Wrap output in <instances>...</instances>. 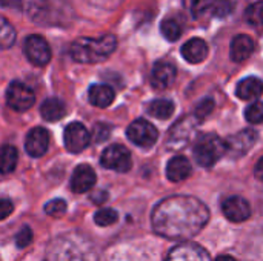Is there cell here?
<instances>
[{
	"label": "cell",
	"instance_id": "cell-2",
	"mask_svg": "<svg viewBox=\"0 0 263 261\" xmlns=\"http://www.w3.org/2000/svg\"><path fill=\"white\" fill-rule=\"evenodd\" d=\"M28 17L40 26H69L74 20V9L69 0H31Z\"/></svg>",
	"mask_w": 263,
	"mask_h": 261
},
{
	"label": "cell",
	"instance_id": "cell-34",
	"mask_svg": "<svg viewBox=\"0 0 263 261\" xmlns=\"http://www.w3.org/2000/svg\"><path fill=\"white\" fill-rule=\"evenodd\" d=\"M213 109H214V100L213 98H203L199 105H197V108H196V117L199 118V120H203L205 117H208L211 112H213Z\"/></svg>",
	"mask_w": 263,
	"mask_h": 261
},
{
	"label": "cell",
	"instance_id": "cell-39",
	"mask_svg": "<svg viewBox=\"0 0 263 261\" xmlns=\"http://www.w3.org/2000/svg\"><path fill=\"white\" fill-rule=\"evenodd\" d=\"M254 174H256V177H257L259 180H262L263 182V157L259 158V162H257V165H256V168H254Z\"/></svg>",
	"mask_w": 263,
	"mask_h": 261
},
{
	"label": "cell",
	"instance_id": "cell-12",
	"mask_svg": "<svg viewBox=\"0 0 263 261\" xmlns=\"http://www.w3.org/2000/svg\"><path fill=\"white\" fill-rule=\"evenodd\" d=\"M257 142V132L253 129H243L227 140V154L230 157L245 155Z\"/></svg>",
	"mask_w": 263,
	"mask_h": 261
},
{
	"label": "cell",
	"instance_id": "cell-10",
	"mask_svg": "<svg viewBox=\"0 0 263 261\" xmlns=\"http://www.w3.org/2000/svg\"><path fill=\"white\" fill-rule=\"evenodd\" d=\"M23 52L26 58L35 66H45L51 60L49 45L42 35H28L23 43Z\"/></svg>",
	"mask_w": 263,
	"mask_h": 261
},
{
	"label": "cell",
	"instance_id": "cell-30",
	"mask_svg": "<svg viewBox=\"0 0 263 261\" xmlns=\"http://www.w3.org/2000/svg\"><path fill=\"white\" fill-rule=\"evenodd\" d=\"M245 117L250 123H263V102H256L253 103L247 111H245Z\"/></svg>",
	"mask_w": 263,
	"mask_h": 261
},
{
	"label": "cell",
	"instance_id": "cell-28",
	"mask_svg": "<svg viewBox=\"0 0 263 261\" xmlns=\"http://www.w3.org/2000/svg\"><path fill=\"white\" fill-rule=\"evenodd\" d=\"M119 220V214L114 209H100L94 214V222L97 226L106 228L114 225Z\"/></svg>",
	"mask_w": 263,
	"mask_h": 261
},
{
	"label": "cell",
	"instance_id": "cell-9",
	"mask_svg": "<svg viewBox=\"0 0 263 261\" xmlns=\"http://www.w3.org/2000/svg\"><path fill=\"white\" fill-rule=\"evenodd\" d=\"M6 102L9 108H12L14 111L23 112V111H28L34 105L35 95H34V91L25 83L12 82L9 83L6 89Z\"/></svg>",
	"mask_w": 263,
	"mask_h": 261
},
{
	"label": "cell",
	"instance_id": "cell-13",
	"mask_svg": "<svg viewBox=\"0 0 263 261\" xmlns=\"http://www.w3.org/2000/svg\"><path fill=\"white\" fill-rule=\"evenodd\" d=\"M222 212L223 215L230 220V222H234V223H242L245 220L250 218L251 215V208H250V203L239 197V195H234V197H228L223 200L222 203Z\"/></svg>",
	"mask_w": 263,
	"mask_h": 261
},
{
	"label": "cell",
	"instance_id": "cell-29",
	"mask_svg": "<svg viewBox=\"0 0 263 261\" xmlns=\"http://www.w3.org/2000/svg\"><path fill=\"white\" fill-rule=\"evenodd\" d=\"M245 17H247V20H248L251 25H254V26L263 25V0L253 3V5L247 9Z\"/></svg>",
	"mask_w": 263,
	"mask_h": 261
},
{
	"label": "cell",
	"instance_id": "cell-38",
	"mask_svg": "<svg viewBox=\"0 0 263 261\" xmlns=\"http://www.w3.org/2000/svg\"><path fill=\"white\" fill-rule=\"evenodd\" d=\"M91 200H92L94 203L100 205V203H103V202L106 200V194L102 192V191H97V192H94V194L91 195Z\"/></svg>",
	"mask_w": 263,
	"mask_h": 261
},
{
	"label": "cell",
	"instance_id": "cell-1",
	"mask_svg": "<svg viewBox=\"0 0 263 261\" xmlns=\"http://www.w3.org/2000/svg\"><path fill=\"white\" fill-rule=\"evenodd\" d=\"M210 211L203 202L190 195H174L153 211V229L170 240H190L208 223Z\"/></svg>",
	"mask_w": 263,
	"mask_h": 261
},
{
	"label": "cell",
	"instance_id": "cell-35",
	"mask_svg": "<svg viewBox=\"0 0 263 261\" xmlns=\"http://www.w3.org/2000/svg\"><path fill=\"white\" fill-rule=\"evenodd\" d=\"M31 242H32V231H31L28 226L22 228V229L17 232V235H15V246H17L18 249H23V248L29 246Z\"/></svg>",
	"mask_w": 263,
	"mask_h": 261
},
{
	"label": "cell",
	"instance_id": "cell-14",
	"mask_svg": "<svg viewBox=\"0 0 263 261\" xmlns=\"http://www.w3.org/2000/svg\"><path fill=\"white\" fill-rule=\"evenodd\" d=\"M166 261H211V258L202 246L194 243H182L170 251Z\"/></svg>",
	"mask_w": 263,
	"mask_h": 261
},
{
	"label": "cell",
	"instance_id": "cell-40",
	"mask_svg": "<svg viewBox=\"0 0 263 261\" xmlns=\"http://www.w3.org/2000/svg\"><path fill=\"white\" fill-rule=\"evenodd\" d=\"M3 6L18 8V6H22V0H3Z\"/></svg>",
	"mask_w": 263,
	"mask_h": 261
},
{
	"label": "cell",
	"instance_id": "cell-5",
	"mask_svg": "<svg viewBox=\"0 0 263 261\" xmlns=\"http://www.w3.org/2000/svg\"><path fill=\"white\" fill-rule=\"evenodd\" d=\"M193 154L202 168H211L227 154V142L217 134H205L197 138Z\"/></svg>",
	"mask_w": 263,
	"mask_h": 261
},
{
	"label": "cell",
	"instance_id": "cell-32",
	"mask_svg": "<svg viewBox=\"0 0 263 261\" xmlns=\"http://www.w3.org/2000/svg\"><path fill=\"white\" fill-rule=\"evenodd\" d=\"M45 212L51 217H62L66 212V203L62 198H55L45 205Z\"/></svg>",
	"mask_w": 263,
	"mask_h": 261
},
{
	"label": "cell",
	"instance_id": "cell-4",
	"mask_svg": "<svg viewBox=\"0 0 263 261\" xmlns=\"http://www.w3.org/2000/svg\"><path fill=\"white\" fill-rule=\"evenodd\" d=\"M48 261H94V251L80 237H60L48 248Z\"/></svg>",
	"mask_w": 263,
	"mask_h": 261
},
{
	"label": "cell",
	"instance_id": "cell-16",
	"mask_svg": "<svg viewBox=\"0 0 263 261\" xmlns=\"http://www.w3.org/2000/svg\"><path fill=\"white\" fill-rule=\"evenodd\" d=\"M96 185V172L88 165H79L71 175V189L76 194H83Z\"/></svg>",
	"mask_w": 263,
	"mask_h": 261
},
{
	"label": "cell",
	"instance_id": "cell-36",
	"mask_svg": "<svg viewBox=\"0 0 263 261\" xmlns=\"http://www.w3.org/2000/svg\"><path fill=\"white\" fill-rule=\"evenodd\" d=\"M85 2L100 9H116L122 5L123 0H85Z\"/></svg>",
	"mask_w": 263,
	"mask_h": 261
},
{
	"label": "cell",
	"instance_id": "cell-22",
	"mask_svg": "<svg viewBox=\"0 0 263 261\" xmlns=\"http://www.w3.org/2000/svg\"><path fill=\"white\" fill-rule=\"evenodd\" d=\"M89 103L97 108H106L114 102V91L108 85H92L88 91Z\"/></svg>",
	"mask_w": 263,
	"mask_h": 261
},
{
	"label": "cell",
	"instance_id": "cell-33",
	"mask_svg": "<svg viewBox=\"0 0 263 261\" xmlns=\"http://www.w3.org/2000/svg\"><path fill=\"white\" fill-rule=\"evenodd\" d=\"M109 134H111V128L106 123H97L92 128L91 138H92L94 143H102V142H105L109 137Z\"/></svg>",
	"mask_w": 263,
	"mask_h": 261
},
{
	"label": "cell",
	"instance_id": "cell-27",
	"mask_svg": "<svg viewBox=\"0 0 263 261\" xmlns=\"http://www.w3.org/2000/svg\"><path fill=\"white\" fill-rule=\"evenodd\" d=\"M160 31H162L163 37L170 42H176L182 35V26L176 18H165L160 23Z\"/></svg>",
	"mask_w": 263,
	"mask_h": 261
},
{
	"label": "cell",
	"instance_id": "cell-3",
	"mask_svg": "<svg viewBox=\"0 0 263 261\" xmlns=\"http://www.w3.org/2000/svg\"><path fill=\"white\" fill-rule=\"evenodd\" d=\"M117 46V38L112 34L100 37H80L69 46V57L77 63H99L106 60Z\"/></svg>",
	"mask_w": 263,
	"mask_h": 261
},
{
	"label": "cell",
	"instance_id": "cell-6",
	"mask_svg": "<svg viewBox=\"0 0 263 261\" xmlns=\"http://www.w3.org/2000/svg\"><path fill=\"white\" fill-rule=\"evenodd\" d=\"M199 122L200 120L196 115H188V117L180 118L170 129L168 138H166V146L173 151H180L182 148H185L194 138Z\"/></svg>",
	"mask_w": 263,
	"mask_h": 261
},
{
	"label": "cell",
	"instance_id": "cell-20",
	"mask_svg": "<svg viewBox=\"0 0 263 261\" xmlns=\"http://www.w3.org/2000/svg\"><path fill=\"white\" fill-rule=\"evenodd\" d=\"M263 92V82L257 77H247L239 82L236 88V94L240 100L250 102L256 100L262 95Z\"/></svg>",
	"mask_w": 263,
	"mask_h": 261
},
{
	"label": "cell",
	"instance_id": "cell-8",
	"mask_svg": "<svg viewBox=\"0 0 263 261\" xmlns=\"http://www.w3.org/2000/svg\"><path fill=\"white\" fill-rule=\"evenodd\" d=\"M126 135L136 146H140L145 149L151 148L159 138V132H157L156 126L151 125L148 120H143V118L134 120L128 126Z\"/></svg>",
	"mask_w": 263,
	"mask_h": 261
},
{
	"label": "cell",
	"instance_id": "cell-37",
	"mask_svg": "<svg viewBox=\"0 0 263 261\" xmlns=\"http://www.w3.org/2000/svg\"><path fill=\"white\" fill-rule=\"evenodd\" d=\"M0 211H2L0 218H2V220H5V218L12 212V203H11L9 200L3 198V200H2V203H0Z\"/></svg>",
	"mask_w": 263,
	"mask_h": 261
},
{
	"label": "cell",
	"instance_id": "cell-25",
	"mask_svg": "<svg viewBox=\"0 0 263 261\" xmlns=\"http://www.w3.org/2000/svg\"><path fill=\"white\" fill-rule=\"evenodd\" d=\"M185 8L193 17H202L210 9H214L217 0H183Z\"/></svg>",
	"mask_w": 263,
	"mask_h": 261
},
{
	"label": "cell",
	"instance_id": "cell-31",
	"mask_svg": "<svg viewBox=\"0 0 263 261\" xmlns=\"http://www.w3.org/2000/svg\"><path fill=\"white\" fill-rule=\"evenodd\" d=\"M14 40H15L14 28L8 23L6 18H2V46L6 49L14 43Z\"/></svg>",
	"mask_w": 263,
	"mask_h": 261
},
{
	"label": "cell",
	"instance_id": "cell-18",
	"mask_svg": "<svg viewBox=\"0 0 263 261\" xmlns=\"http://www.w3.org/2000/svg\"><path fill=\"white\" fill-rule=\"evenodd\" d=\"M254 52V40L247 34H239L233 38L230 46V55L233 62H245Z\"/></svg>",
	"mask_w": 263,
	"mask_h": 261
},
{
	"label": "cell",
	"instance_id": "cell-19",
	"mask_svg": "<svg viewBox=\"0 0 263 261\" xmlns=\"http://www.w3.org/2000/svg\"><path fill=\"white\" fill-rule=\"evenodd\" d=\"M208 45L205 40L202 38H191L188 40L183 46H182V55L186 62L193 63V65H197V63H202L206 57H208Z\"/></svg>",
	"mask_w": 263,
	"mask_h": 261
},
{
	"label": "cell",
	"instance_id": "cell-17",
	"mask_svg": "<svg viewBox=\"0 0 263 261\" xmlns=\"http://www.w3.org/2000/svg\"><path fill=\"white\" fill-rule=\"evenodd\" d=\"M176 68L168 62H159L154 65L151 72V85L156 89H166L176 80Z\"/></svg>",
	"mask_w": 263,
	"mask_h": 261
},
{
	"label": "cell",
	"instance_id": "cell-24",
	"mask_svg": "<svg viewBox=\"0 0 263 261\" xmlns=\"http://www.w3.org/2000/svg\"><path fill=\"white\" fill-rule=\"evenodd\" d=\"M174 103L171 100H166V98H156L153 100L149 105H148V112L159 118V120H166L173 115L174 112Z\"/></svg>",
	"mask_w": 263,
	"mask_h": 261
},
{
	"label": "cell",
	"instance_id": "cell-7",
	"mask_svg": "<svg viewBox=\"0 0 263 261\" xmlns=\"http://www.w3.org/2000/svg\"><path fill=\"white\" fill-rule=\"evenodd\" d=\"M100 163L106 169L122 172V174L128 172L133 166L131 152L122 145H111L102 152Z\"/></svg>",
	"mask_w": 263,
	"mask_h": 261
},
{
	"label": "cell",
	"instance_id": "cell-23",
	"mask_svg": "<svg viewBox=\"0 0 263 261\" xmlns=\"http://www.w3.org/2000/svg\"><path fill=\"white\" fill-rule=\"evenodd\" d=\"M40 114H42V117L46 122H57V120L65 117L66 106H65V103L60 98L51 97V98H46L40 105Z\"/></svg>",
	"mask_w": 263,
	"mask_h": 261
},
{
	"label": "cell",
	"instance_id": "cell-11",
	"mask_svg": "<svg viewBox=\"0 0 263 261\" xmlns=\"http://www.w3.org/2000/svg\"><path fill=\"white\" fill-rule=\"evenodd\" d=\"M63 142H65V148L72 152V154H79L83 149H86V146L91 142V134L88 132V129L79 123V122H72L65 128L63 132Z\"/></svg>",
	"mask_w": 263,
	"mask_h": 261
},
{
	"label": "cell",
	"instance_id": "cell-15",
	"mask_svg": "<svg viewBox=\"0 0 263 261\" xmlns=\"http://www.w3.org/2000/svg\"><path fill=\"white\" fill-rule=\"evenodd\" d=\"M49 146V134L45 128H34L28 132L25 149L31 157H42Z\"/></svg>",
	"mask_w": 263,
	"mask_h": 261
},
{
	"label": "cell",
	"instance_id": "cell-41",
	"mask_svg": "<svg viewBox=\"0 0 263 261\" xmlns=\"http://www.w3.org/2000/svg\"><path fill=\"white\" fill-rule=\"evenodd\" d=\"M216 261H236L233 257H230V255H220L219 258Z\"/></svg>",
	"mask_w": 263,
	"mask_h": 261
},
{
	"label": "cell",
	"instance_id": "cell-26",
	"mask_svg": "<svg viewBox=\"0 0 263 261\" xmlns=\"http://www.w3.org/2000/svg\"><path fill=\"white\" fill-rule=\"evenodd\" d=\"M17 149L11 145H5L2 149V174H9L17 165Z\"/></svg>",
	"mask_w": 263,
	"mask_h": 261
},
{
	"label": "cell",
	"instance_id": "cell-21",
	"mask_svg": "<svg viewBox=\"0 0 263 261\" xmlns=\"http://www.w3.org/2000/svg\"><path fill=\"white\" fill-rule=\"evenodd\" d=\"M191 174V163L183 155L173 157L166 165V177L171 182H182Z\"/></svg>",
	"mask_w": 263,
	"mask_h": 261
}]
</instances>
